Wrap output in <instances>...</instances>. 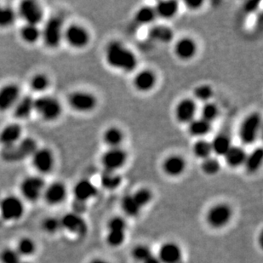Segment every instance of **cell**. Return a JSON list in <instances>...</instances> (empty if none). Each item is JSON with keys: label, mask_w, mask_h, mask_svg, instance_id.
Returning <instances> with one entry per match:
<instances>
[{"label": "cell", "mask_w": 263, "mask_h": 263, "mask_svg": "<svg viewBox=\"0 0 263 263\" xmlns=\"http://www.w3.org/2000/svg\"><path fill=\"white\" fill-rule=\"evenodd\" d=\"M16 15L13 9L0 6V28H7L15 23Z\"/></svg>", "instance_id": "cell-41"}, {"label": "cell", "mask_w": 263, "mask_h": 263, "mask_svg": "<svg viewBox=\"0 0 263 263\" xmlns=\"http://www.w3.org/2000/svg\"><path fill=\"white\" fill-rule=\"evenodd\" d=\"M128 154L122 147L108 148L101 158V163L107 172H117L126 164Z\"/></svg>", "instance_id": "cell-10"}, {"label": "cell", "mask_w": 263, "mask_h": 263, "mask_svg": "<svg viewBox=\"0 0 263 263\" xmlns=\"http://www.w3.org/2000/svg\"><path fill=\"white\" fill-rule=\"evenodd\" d=\"M0 262L1 263H30L23 260V257L17 253L15 249L5 248L0 253Z\"/></svg>", "instance_id": "cell-42"}, {"label": "cell", "mask_w": 263, "mask_h": 263, "mask_svg": "<svg viewBox=\"0 0 263 263\" xmlns=\"http://www.w3.org/2000/svg\"><path fill=\"white\" fill-rule=\"evenodd\" d=\"M158 257L161 263H177L181 260V249L172 242L164 243L159 250Z\"/></svg>", "instance_id": "cell-25"}, {"label": "cell", "mask_w": 263, "mask_h": 263, "mask_svg": "<svg viewBox=\"0 0 263 263\" xmlns=\"http://www.w3.org/2000/svg\"><path fill=\"white\" fill-rule=\"evenodd\" d=\"M30 88L34 92L45 91L50 85V80L45 74L37 73L31 78L29 82Z\"/></svg>", "instance_id": "cell-40"}, {"label": "cell", "mask_w": 263, "mask_h": 263, "mask_svg": "<svg viewBox=\"0 0 263 263\" xmlns=\"http://www.w3.org/2000/svg\"><path fill=\"white\" fill-rule=\"evenodd\" d=\"M174 52L176 58L179 60L187 62L196 57L198 45L196 41L192 37H181L175 44Z\"/></svg>", "instance_id": "cell-16"}, {"label": "cell", "mask_w": 263, "mask_h": 263, "mask_svg": "<svg viewBox=\"0 0 263 263\" xmlns=\"http://www.w3.org/2000/svg\"><path fill=\"white\" fill-rule=\"evenodd\" d=\"M132 254L137 261H142V262H144L146 259L153 256L151 250L144 246H137L134 249Z\"/></svg>", "instance_id": "cell-47"}, {"label": "cell", "mask_w": 263, "mask_h": 263, "mask_svg": "<svg viewBox=\"0 0 263 263\" xmlns=\"http://www.w3.org/2000/svg\"><path fill=\"white\" fill-rule=\"evenodd\" d=\"M263 160V150L261 147H256L247 154L246 161L243 163V166L248 173H255L257 172L261 166Z\"/></svg>", "instance_id": "cell-31"}, {"label": "cell", "mask_w": 263, "mask_h": 263, "mask_svg": "<svg viewBox=\"0 0 263 263\" xmlns=\"http://www.w3.org/2000/svg\"><path fill=\"white\" fill-rule=\"evenodd\" d=\"M62 229L77 235H85L87 233V224L81 215L70 212L66 214L61 219Z\"/></svg>", "instance_id": "cell-17"}, {"label": "cell", "mask_w": 263, "mask_h": 263, "mask_svg": "<svg viewBox=\"0 0 263 263\" xmlns=\"http://www.w3.org/2000/svg\"><path fill=\"white\" fill-rule=\"evenodd\" d=\"M212 124L202 118H195L187 124V132L190 136L197 139H202L211 133Z\"/></svg>", "instance_id": "cell-26"}, {"label": "cell", "mask_w": 263, "mask_h": 263, "mask_svg": "<svg viewBox=\"0 0 263 263\" xmlns=\"http://www.w3.org/2000/svg\"><path fill=\"white\" fill-rule=\"evenodd\" d=\"M186 168V162L183 157L173 154L167 157L162 164V169L167 176L177 177L183 174Z\"/></svg>", "instance_id": "cell-20"}, {"label": "cell", "mask_w": 263, "mask_h": 263, "mask_svg": "<svg viewBox=\"0 0 263 263\" xmlns=\"http://www.w3.org/2000/svg\"><path fill=\"white\" fill-rule=\"evenodd\" d=\"M261 117L258 112H251L241 123L238 137L243 145H252L258 138L261 130Z\"/></svg>", "instance_id": "cell-3"}, {"label": "cell", "mask_w": 263, "mask_h": 263, "mask_svg": "<svg viewBox=\"0 0 263 263\" xmlns=\"http://www.w3.org/2000/svg\"><path fill=\"white\" fill-rule=\"evenodd\" d=\"M105 59L110 67L124 72H133L138 65L137 55L119 41H111L107 44Z\"/></svg>", "instance_id": "cell-1"}, {"label": "cell", "mask_w": 263, "mask_h": 263, "mask_svg": "<svg viewBox=\"0 0 263 263\" xmlns=\"http://www.w3.org/2000/svg\"><path fill=\"white\" fill-rule=\"evenodd\" d=\"M125 238V232L108 231L107 234V243L114 247L121 246Z\"/></svg>", "instance_id": "cell-46"}, {"label": "cell", "mask_w": 263, "mask_h": 263, "mask_svg": "<svg viewBox=\"0 0 263 263\" xmlns=\"http://www.w3.org/2000/svg\"><path fill=\"white\" fill-rule=\"evenodd\" d=\"M232 216V210L229 205L217 204L210 210L207 215V221L212 228L221 229L229 223Z\"/></svg>", "instance_id": "cell-14"}, {"label": "cell", "mask_w": 263, "mask_h": 263, "mask_svg": "<svg viewBox=\"0 0 263 263\" xmlns=\"http://www.w3.org/2000/svg\"><path fill=\"white\" fill-rule=\"evenodd\" d=\"M157 15L154 7L151 6H142L137 10L135 14V23L139 26L152 25L156 20Z\"/></svg>", "instance_id": "cell-32"}, {"label": "cell", "mask_w": 263, "mask_h": 263, "mask_svg": "<svg viewBox=\"0 0 263 263\" xmlns=\"http://www.w3.org/2000/svg\"><path fill=\"white\" fill-rule=\"evenodd\" d=\"M122 208L124 212L129 216H137L142 210L141 206L137 204L134 198L130 195H126L122 200Z\"/></svg>", "instance_id": "cell-43"}, {"label": "cell", "mask_w": 263, "mask_h": 263, "mask_svg": "<svg viewBox=\"0 0 263 263\" xmlns=\"http://www.w3.org/2000/svg\"><path fill=\"white\" fill-rule=\"evenodd\" d=\"M247 154L248 153L242 146L233 145L231 148L229 149L228 153L224 155V160L226 162L228 166L235 169V168L243 166Z\"/></svg>", "instance_id": "cell-27"}, {"label": "cell", "mask_w": 263, "mask_h": 263, "mask_svg": "<svg viewBox=\"0 0 263 263\" xmlns=\"http://www.w3.org/2000/svg\"><path fill=\"white\" fill-rule=\"evenodd\" d=\"M126 222L124 219L115 217L112 218L108 223V231L125 232Z\"/></svg>", "instance_id": "cell-48"}, {"label": "cell", "mask_w": 263, "mask_h": 263, "mask_svg": "<svg viewBox=\"0 0 263 263\" xmlns=\"http://www.w3.org/2000/svg\"><path fill=\"white\" fill-rule=\"evenodd\" d=\"M75 200L86 203L89 199H93L97 194V186L87 179H83L78 181L73 187Z\"/></svg>", "instance_id": "cell-21"}, {"label": "cell", "mask_w": 263, "mask_h": 263, "mask_svg": "<svg viewBox=\"0 0 263 263\" xmlns=\"http://www.w3.org/2000/svg\"><path fill=\"white\" fill-rule=\"evenodd\" d=\"M34 111L45 121H55L62 115V107L55 97L42 96L34 99Z\"/></svg>", "instance_id": "cell-5"}, {"label": "cell", "mask_w": 263, "mask_h": 263, "mask_svg": "<svg viewBox=\"0 0 263 263\" xmlns=\"http://www.w3.org/2000/svg\"><path fill=\"white\" fill-rule=\"evenodd\" d=\"M184 5L186 6V9L195 11V10H199L203 7L204 1H202V0H186L184 2Z\"/></svg>", "instance_id": "cell-49"}, {"label": "cell", "mask_w": 263, "mask_h": 263, "mask_svg": "<svg viewBox=\"0 0 263 263\" xmlns=\"http://www.w3.org/2000/svg\"><path fill=\"white\" fill-rule=\"evenodd\" d=\"M15 250L23 258L29 257L34 255L37 251V246L33 239L26 237V238H21L20 240L18 241L16 249Z\"/></svg>", "instance_id": "cell-36"}, {"label": "cell", "mask_w": 263, "mask_h": 263, "mask_svg": "<svg viewBox=\"0 0 263 263\" xmlns=\"http://www.w3.org/2000/svg\"><path fill=\"white\" fill-rule=\"evenodd\" d=\"M213 96V88L207 84H201L194 89V97L195 102L199 101V102H203V104H204L206 102H211Z\"/></svg>", "instance_id": "cell-37"}, {"label": "cell", "mask_w": 263, "mask_h": 263, "mask_svg": "<svg viewBox=\"0 0 263 263\" xmlns=\"http://www.w3.org/2000/svg\"><path fill=\"white\" fill-rule=\"evenodd\" d=\"M122 183V177L118 172L103 171L101 175V184L105 189L115 190Z\"/></svg>", "instance_id": "cell-35"}, {"label": "cell", "mask_w": 263, "mask_h": 263, "mask_svg": "<svg viewBox=\"0 0 263 263\" xmlns=\"http://www.w3.org/2000/svg\"><path fill=\"white\" fill-rule=\"evenodd\" d=\"M32 166L41 174H48L53 170L55 159L52 152L48 148H37L32 154Z\"/></svg>", "instance_id": "cell-13"}, {"label": "cell", "mask_w": 263, "mask_h": 263, "mask_svg": "<svg viewBox=\"0 0 263 263\" xmlns=\"http://www.w3.org/2000/svg\"><path fill=\"white\" fill-rule=\"evenodd\" d=\"M43 230L49 234H55L62 229L61 219L54 216H49L44 219L41 224Z\"/></svg>", "instance_id": "cell-44"}, {"label": "cell", "mask_w": 263, "mask_h": 263, "mask_svg": "<svg viewBox=\"0 0 263 263\" xmlns=\"http://www.w3.org/2000/svg\"><path fill=\"white\" fill-rule=\"evenodd\" d=\"M13 108L16 119L21 120L28 119L34 111V99L30 96L21 97Z\"/></svg>", "instance_id": "cell-28"}, {"label": "cell", "mask_w": 263, "mask_h": 263, "mask_svg": "<svg viewBox=\"0 0 263 263\" xmlns=\"http://www.w3.org/2000/svg\"><path fill=\"white\" fill-rule=\"evenodd\" d=\"M90 263H108L107 261H104V260H102V259H96V260H93Z\"/></svg>", "instance_id": "cell-52"}, {"label": "cell", "mask_w": 263, "mask_h": 263, "mask_svg": "<svg viewBox=\"0 0 263 263\" xmlns=\"http://www.w3.org/2000/svg\"><path fill=\"white\" fill-rule=\"evenodd\" d=\"M200 115V118L213 124V122L218 119L220 109L216 103L212 102H206L202 106Z\"/></svg>", "instance_id": "cell-39"}, {"label": "cell", "mask_w": 263, "mask_h": 263, "mask_svg": "<svg viewBox=\"0 0 263 263\" xmlns=\"http://www.w3.org/2000/svg\"><path fill=\"white\" fill-rule=\"evenodd\" d=\"M124 140V132L121 129H119V127H108L107 129H105L102 134V141L105 145L108 146V148L121 147Z\"/></svg>", "instance_id": "cell-29"}, {"label": "cell", "mask_w": 263, "mask_h": 263, "mask_svg": "<svg viewBox=\"0 0 263 263\" xmlns=\"http://www.w3.org/2000/svg\"><path fill=\"white\" fill-rule=\"evenodd\" d=\"M143 263H161V261H159L158 256H151L148 259H146Z\"/></svg>", "instance_id": "cell-51"}, {"label": "cell", "mask_w": 263, "mask_h": 263, "mask_svg": "<svg viewBox=\"0 0 263 263\" xmlns=\"http://www.w3.org/2000/svg\"><path fill=\"white\" fill-rule=\"evenodd\" d=\"M45 186V182L42 177L31 176L23 179L20 190L26 200L36 202L43 196Z\"/></svg>", "instance_id": "cell-8"}, {"label": "cell", "mask_w": 263, "mask_h": 263, "mask_svg": "<svg viewBox=\"0 0 263 263\" xmlns=\"http://www.w3.org/2000/svg\"><path fill=\"white\" fill-rule=\"evenodd\" d=\"M63 21L59 16H52L45 23L41 30V39L46 47L50 49L58 48L64 36Z\"/></svg>", "instance_id": "cell-4"}, {"label": "cell", "mask_w": 263, "mask_h": 263, "mask_svg": "<svg viewBox=\"0 0 263 263\" xmlns=\"http://www.w3.org/2000/svg\"><path fill=\"white\" fill-rule=\"evenodd\" d=\"M25 213V207L20 198L10 195L0 201V216L6 221H19Z\"/></svg>", "instance_id": "cell-6"}, {"label": "cell", "mask_w": 263, "mask_h": 263, "mask_svg": "<svg viewBox=\"0 0 263 263\" xmlns=\"http://www.w3.org/2000/svg\"><path fill=\"white\" fill-rule=\"evenodd\" d=\"M67 102L72 110L82 114L92 112L97 107L98 103L95 95L83 90H78L71 93Z\"/></svg>", "instance_id": "cell-7"}, {"label": "cell", "mask_w": 263, "mask_h": 263, "mask_svg": "<svg viewBox=\"0 0 263 263\" xmlns=\"http://www.w3.org/2000/svg\"><path fill=\"white\" fill-rule=\"evenodd\" d=\"M197 112V102L193 98H183L176 104L175 118L180 124H189L196 118Z\"/></svg>", "instance_id": "cell-12"}, {"label": "cell", "mask_w": 263, "mask_h": 263, "mask_svg": "<svg viewBox=\"0 0 263 263\" xmlns=\"http://www.w3.org/2000/svg\"><path fill=\"white\" fill-rule=\"evenodd\" d=\"M149 40L159 44H169L174 39V32L166 25H154L148 30Z\"/></svg>", "instance_id": "cell-24"}, {"label": "cell", "mask_w": 263, "mask_h": 263, "mask_svg": "<svg viewBox=\"0 0 263 263\" xmlns=\"http://www.w3.org/2000/svg\"><path fill=\"white\" fill-rule=\"evenodd\" d=\"M20 36L24 42L32 45L41 39V30L37 26L25 24L21 28Z\"/></svg>", "instance_id": "cell-34"}, {"label": "cell", "mask_w": 263, "mask_h": 263, "mask_svg": "<svg viewBox=\"0 0 263 263\" xmlns=\"http://www.w3.org/2000/svg\"><path fill=\"white\" fill-rule=\"evenodd\" d=\"M154 9L156 13L157 18H161L163 20H171L178 14L180 5L175 0H164L157 3Z\"/></svg>", "instance_id": "cell-23"}, {"label": "cell", "mask_w": 263, "mask_h": 263, "mask_svg": "<svg viewBox=\"0 0 263 263\" xmlns=\"http://www.w3.org/2000/svg\"><path fill=\"white\" fill-rule=\"evenodd\" d=\"M18 13L26 24L37 26L42 22L44 12L40 4L32 0L21 3Z\"/></svg>", "instance_id": "cell-11"}, {"label": "cell", "mask_w": 263, "mask_h": 263, "mask_svg": "<svg viewBox=\"0 0 263 263\" xmlns=\"http://www.w3.org/2000/svg\"><path fill=\"white\" fill-rule=\"evenodd\" d=\"M63 40L74 49H84L90 42V35L88 30L82 26L72 24L64 30Z\"/></svg>", "instance_id": "cell-9"}, {"label": "cell", "mask_w": 263, "mask_h": 263, "mask_svg": "<svg viewBox=\"0 0 263 263\" xmlns=\"http://www.w3.org/2000/svg\"><path fill=\"white\" fill-rule=\"evenodd\" d=\"M211 144L212 154H215L216 157H223L233 146L230 137L229 135L223 133L218 134L216 137H214Z\"/></svg>", "instance_id": "cell-30"}, {"label": "cell", "mask_w": 263, "mask_h": 263, "mask_svg": "<svg viewBox=\"0 0 263 263\" xmlns=\"http://www.w3.org/2000/svg\"><path fill=\"white\" fill-rule=\"evenodd\" d=\"M132 196L134 198L135 200L137 201V204L141 206V208L148 204L149 202L151 201L152 198H153L151 192L146 189H139L138 191L132 194Z\"/></svg>", "instance_id": "cell-45"}, {"label": "cell", "mask_w": 263, "mask_h": 263, "mask_svg": "<svg viewBox=\"0 0 263 263\" xmlns=\"http://www.w3.org/2000/svg\"><path fill=\"white\" fill-rule=\"evenodd\" d=\"M157 75L151 69L141 70L135 75L133 86L142 93L151 91L156 86Z\"/></svg>", "instance_id": "cell-18"}, {"label": "cell", "mask_w": 263, "mask_h": 263, "mask_svg": "<svg viewBox=\"0 0 263 263\" xmlns=\"http://www.w3.org/2000/svg\"><path fill=\"white\" fill-rule=\"evenodd\" d=\"M192 152L197 159H201V160H204L209 157L212 156V154H212L211 142L207 141L204 138L197 139L196 142H194L193 145Z\"/></svg>", "instance_id": "cell-33"}, {"label": "cell", "mask_w": 263, "mask_h": 263, "mask_svg": "<svg viewBox=\"0 0 263 263\" xmlns=\"http://www.w3.org/2000/svg\"><path fill=\"white\" fill-rule=\"evenodd\" d=\"M201 171L207 176H215L221 171V162L217 157L211 156L202 160Z\"/></svg>", "instance_id": "cell-38"}, {"label": "cell", "mask_w": 263, "mask_h": 263, "mask_svg": "<svg viewBox=\"0 0 263 263\" xmlns=\"http://www.w3.org/2000/svg\"><path fill=\"white\" fill-rule=\"evenodd\" d=\"M37 149L36 141L31 137H26L12 146L3 147L0 156L7 163H17L31 158Z\"/></svg>", "instance_id": "cell-2"}, {"label": "cell", "mask_w": 263, "mask_h": 263, "mask_svg": "<svg viewBox=\"0 0 263 263\" xmlns=\"http://www.w3.org/2000/svg\"><path fill=\"white\" fill-rule=\"evenodd\" d=\"M23 135V129L20 124H8L0 132V144L3 147L12 146L17 143Z\"/></svg>", "instance_id": "cell-22"}, {"label": "cell", "mask_w": 263, "mask_h": 263, "mask_svg": "<svg viewBox=\"0 0 263 263\" xmlns=\"http://www.w3.org/2000/svg\"><path fill=\"white\" fill-rule=\"evenodd\" d=\"M21 98V89L15 84H7L0 88V112H6L15 107Z\"/></svg>", "instance_id": "cell-15"}, {"label": "cell", "mask_w": 263, "mask_h": 263, "mask_svg": "<svg viewBox=\"0 0 263 263\" xmlns=\"http://www.w3.org/2000/svg\"><path fill=\"white\" fill-rule=\"evenodd\" d=\"M43 196L48 204L58 205L67 198V187L62 182L55 181L45 186Z\"/></svg>", "instance_id": "cell-19"}, {"label": "cell", "mask_w": 263, "mask_h": 263, "mask_svg": "<svg viewBox=\"0 0 263 263\" xmlns=\"http://www.w3.org/2000/svg\"><path fill=\"white\" fill-rule=\"evenodd\" d=\"M257 5H258V3L256 2V1H251V2L247 3L245 7H246V10L248 12H252L254 10H256Z\"/></svg>", "instance_id": "cell-50"}]
</instances>
